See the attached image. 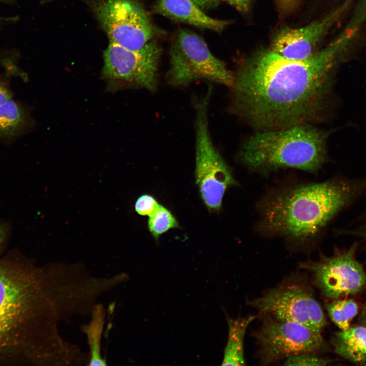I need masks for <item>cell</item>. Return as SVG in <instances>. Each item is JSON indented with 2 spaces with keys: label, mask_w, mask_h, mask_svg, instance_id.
Here are the masks:
<instances>
[{
  "label": "cell",
  "mask_w": 366,
  "mask_h": 366,
  "mask_svg": "<svg viewBox=\"0 0 366 366\" xmlns=\"http://www.w3.org/2000/svg\"><path fill=\"white\" fill-rule=\"evenodd\" d=\"M358 32L349 23L327 46L302 60L286 58L270 48L258 50L234 74L229 110L260 131L317 120L336 68Z\"/></svg>",
  "instance_id": "6da1fadb"
},
{
  "label": "cell",
  "mask_w": 366,
  "mask_h": 366,
  "mask_svg": "<svg viewBox=\"0 0 366 366\" xmlns=\"http://www.w3.org/2000/svg\"><path fill=\"white\" fill-rule=\"evenodd\" d=\"M358 191L357 186L339 180L272 191L259 203L258 229L264 234L305 243L313 239Z\"/></svg>",
  "instance_id": "7a4b0ae2"
},
{
  "label": "cell",
  "mask_w": 366,
  "mask_h": 366,
  "mask_svg": "<svg viewBox=\"0 0 366 366\" xmlns=\"http://www.w3.org/2000/svg\"><path fill=\"white\" fill-rule=\"evenodd\" d=\"M328 135L310 124L260 131L244 142L239 159L263 174L287 168L314 173L325 161Z\"/></svg>",
  "instance_id": "3957f363"
},
{
  "label": "cell",
  "mask_w": 366,
  "mask_h": 366,
  "mask_svg": "<svg viewBox=\"0 0 366 366\" xmlns=\"http://www.w3.org/2000/svg\"><path fill=\"white\" fill-rule=\"evenodd\" d=\"M38 293L37 282L22 265L0 261V354L20 347Z\"/></svg>",
  "instance_id": "277c9868"
},
{
  "label": "cell",
  "mask_w": 366,
  "mask_h": 366,
  "mask_svg": "<svg viewBox=\"0 0 366 366\" xmlns=\"http://www.w3.org/2000/svg\"><path fill=\"white\" fill-rule=\"evenodd\" d=\"M212 87L203 96L196 99L195 179L204 203L209 211H219L227 188L236 185L231 169L215 146L208 123V108Z\"/></svg>",
  "instance_id": "5b68a950"
},
{
  "label": "cell",
  "mask_w": 366,
  "mask_h": 366,
  "mask_svg": "<svg viewBox=\"0 0 366 366\" xmlns=\"http://www.w3.org/2000/svg\"><path fill=\"white\" fill-rule=\"evenodd\" d=\"M260 317L265 315L303 324L322 333L326 324L323 311L313 289L300 277L292 276L248 301Z\"/></svg>",
  "instance_id": "8992f818"
},
{
  "label": "cell",
  "mask_w": 366,
  "mask_h": 366,
  "mask_svg": "<svg viewBox=\"0 0 366 366\" xmlns=\"http://www.w3.org/2000/svg\"><path fill=\"white\" fill-rule=\"evenodd\" d=\"M166 78L167 83L174 87L187 86L200 79L231 87L234 74L211 53L201 38L183 30L171 50L170 67Z\"/></svg>",
  "instance_id": "52a82bcc"
},
{
  "label": "cell",
  "mask_w": 366,
  "mask_h": 366,
  "mask_svg": "<svg viewBox=\"0 0 366 366\" xmlns=\"http://www.w3.org/2000/svg\"><path fill=\"white\" fill-rule=\"evenodd\" d=\"M109 41L138 50L150 41L156 28L147 12L136 0H85Z\"/></svg>",
  "instance_id": "ba28073f"
},
{
  "label": "cell",
  "mask_w": 366,
  "mask_h": 366,
  "mask_svg": "<svg viewBox=\"0 0 366 366\" xmlns=\"http://www.w3.org/2000/svg\"><path fill=\"white\" fill-rule=\"evenodd\" d=\"M161 49L151 41L138 50L110 42L103 54L102 77L115 86H133L154 92Z\"/></svg>",
  "instance_id": "9c48e42d"
},
{
  "label": "cell",
  "mask_w": 366,
  "mask_h": 366,
  "mask_svg": "<svg viewBox=\"0 0 366 366\" xmlns=\"http://www.w3.org/2000/svg\"><path fill=\"white\" fill-rule=\"evenodd\" d=\"M255 332L257 355L261 364L268 365L296 355L316 353L323 346L321 333L298 323L262 317Z\"/></svg>",
  "instance_id": "30bf717a"
},
{
  "label": "cell",
  "mask_w": 366,
  "mask_h": 366,
  "mask_svg": "<svg viewBox=\"0 0 366 366\" xmlns=\"http://www.w3.org/2000/svg\"><path fill=\"white\" fill-rule=\"evenodd\" d=\"M357 243L333 255H321L318 261L308 260L299 267L311 273L313 282L325 297L332 299L356 294L366 288V271L356 258Z\"/></svg>",
  "instance_id": "8fae6325"
},
{
  "label": "cell",
  "mask_w": 366,
  "mask_h": 366,
  "mask_svg": "<svg viewBox=\"0 0 366 366\" xmlns=\"http://www.w3.org/2000/svg\"><path fill=\"white\" fill-rule=\"evenodd\" d=\"M351 1L346 0L323 18L307 25L281 29L273 38L270 49L290 59L302 60L311 57L318 51L320 42Z\"/></svg>",
  "instance_id": "7c38bea8"
},
{
  "label": "cell",
  "mask_w": 366,
  "mask_h": 366,
  "mask_svg": "<svg viewBox=\"0 0 366 366\" xmlns=\"http://www.w3.org/2000/svg\"><path fill=\"white\" fill-rule=\"evenodd\" d=\"M155 10L159 14L173 19L218 32L229 24L228 21L208 16L193 0H158Z\"/></svg>",
  "instance_id": "4fadbf2b"
},
{
  "label": "cell",
  "mask_w": 366,
  "mask_h": 366,
  "mask_svg": "<svg viewBox=\"0 0 366 366\" xmlns=\"http://www.w3.org/2000/svg\"><path fill=\"white\" fill-rule=\"evenodd\" d=\"M31 124L27 110L15 101L11 91L0 82V140L12 141L28 129Z\"/></svg>",
  "instance_id": "5bb4252c"
},
{
  "label": "cell",
  "mask_w": 366,
  "mask_h": 366,
  "mask_svg": "<svg viewBox=\"0 0 366 366\" xmlns=\"http://www.w3.org/2000/svg\"><path fill=\"white\" fill-rule=\"evenodd\" d=\"M332 344L340 356L356 364L366 365V326L350 327L337 332Z\"/></svg>",
  "instance_id": "9a60e30c"
},
{
  "label": "cell",
  "mask_w": 366,
  "mask_h": 366,
  "mask_svg": "<svg viewBox=\"0 0 366 366\" xmlns=\"http://www.w3.org/2000/svg\"><path fill=\"white\" fill-rule=\"evenodd\" d=\"M255 316L238 317L236 319L227 318L228 336L226 346L223 365H244V339L249 324L255 319Z\"/></svg>",
  "instance_id": "2e32d148"
},
{
  "label": "cell",
  "mask_w": 366,
  "mask_h": 366,
  "mask_svg": "<svg viewBox=\"0 0 366 366\" xmlns=\"http://www.w3.org/2000/svg\"><path fill=\"white\" fill-rule=\"evenodd\" d=\"M331 319L342 330L348 329L358 311L357 303L352 299H334L325 304Z\"/></svg>",
  "instance_id": "e0dca14e"
},
{
  "label": "cell",
  "mask_w": 366,
  "mask_h": 366,
  "mask_svg": "<svg viewBox=\"0 0 366 366\" xmlns=\"http://www.w3.org/2000/svg\"><path fill=\"white\" fill-rule=\"evenodd\" d=\"M148 217V229L157 240L169 230L179 227L178 222L171 211L160 204Z\"/></svg>",
  "instance_id": "ac0fdd59"
},
{
  "label": "cell",
  "mask_w": 366,
  "mask_h": 366,
  "mask_svg": "<svg viewBox=\"0 0 366 366\" xmlns=\"http://www.w3.org/2000/svg\"><path fill=\"white\" fill-rule=\"evenodd\" d=\"M315 353H305L290 356L284 361L286 365H326L330 360L319 356Z\"/></svg>",
  "instance_id": "d6986e66"
},
{
  "label": "cell",
  "mask_w": 366,
  "mask_h": 366,
  "mask_svg": "<svg viewBox=\"0 0 366 366\" xmlns=\"http://www.w3.org/2000/svg\"><path fill=\"white\" fill-rule=\"evenodd\" d=\"M159 205L160 204L153 196L148 194H143L136 200L135 209L139 215L149 217Z\"/></svg>",
  "instance_id": "ffe728a7"
},
{
  "label": "cell",
  "mask_w": 366,
  "mask_h": 366,
  "mask_svg": "<svg viewBox=\"0 0 366 366\" xmlns=\"http://www.w3.org/2000/svg\"><path fill=\"white\" fill-rule=\"evenodd\" d=\"M276 1L281 12L286 14L295 9L300 0H276Z\"/></svg>",
  "instance_id": "44dd1931"
},
{
  "label": "cell",
  "mask_w": 366,
  "mask_h": 366,
  "mask_svg": "<svg viewBox=\"0 0 366 366\" xmlns=\"http://www.w3.org/2000/svg\"><path fill=\"white\" fill-rule=\"evenodd\" d=\"M228 3L238 11L247 12L251 6L252 0H222Z\"/></svg>",
  "instance_id": "7402d4cb"
},
{
  "label": "cell",
  "mask_w": 366,
  "mask_h": 366,
  "mask_svg": "<svg viewBox=\"0 0 366 366\" xmlns=\"http://www.w3.org/2000/svg\"><path fill=\"white\" fill-rule=\"evenodd\" d=\"M9 233V225L4 222H0V254L7 242Z\"/></svg>",
  "instance_id": "603a6c76"
},
{
  "label": "cell",
  "mask_w": 366,
  "mask_h": 366,
  "mask_svg": "<svg viewBox=\"0 0 366 366\" xmlns=\"http://www.w3.org/2000/svg\"><path fill=\"white\" fill-rule=\"evenodd\" d=\"M201 9L211 8L217 6L219 0H193Z\"/></svg>",
  "instance_id": "cb8c5ba5"
},
{
  "label": "cell",
  "mask_w": 366,
  "mask_h": 366,
  "mask_svg": "<svg viewBox=\"0 0 366 366\" xmlns=\"http://www.w3.org/2000/svg\"><path fill=\"white\" fill-rule=\"evenodd\" d=\"M358 235L362 237L364 240H366V226L364 228H362L360 230L357 231Z\"/></svg>",
  "instance_id": "d4e9b609"
},
{
  "label": "cell",
  "mask_w": 366,
  "mask_h": 366,
  "mask_svg": "<svg viewBox=\"0 0 366 366\" xmlns=\"http://www.w3.org/2000/svg\"><path fill=\"white\" fill-rule=\"evenodd\" d=\"M361 321L363 323L366 324V306L363 309L361 315Z\"/></svg>",
  "instance_id": "484cf974"
},
{
  "label": "cell",
  "mask_w": 366,
  "mask_h": 366,
  "mask_svg": "<svg viewBox=\"0 0 366 366\" xmlns=\"http://www.w3.org/2000/svg\"><path fill=\"white\" fill-rule=\"evenodd\" d=\"M0 1H3V2H5V1H10V0H0Z\"/></svg>",
  "instance_id": "4316f807"
}]
</instances>
